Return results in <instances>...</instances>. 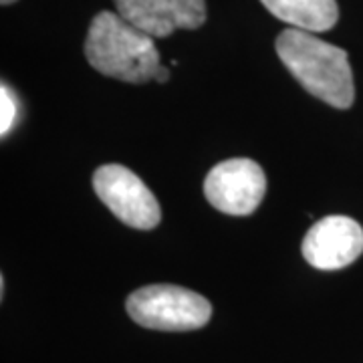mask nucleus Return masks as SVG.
<instances>
[{
  "instance_id": "obj_10",
  "label": "nucleus",
  "mask_w": 363,
  "mask_h": 363,
  "mask_svg": "<svg viewBox=\"0 0 363 363\" xmlns=\"http://www.w3.org/2000/svg\"><path fill=\"white\" fill-rule=\"evenodd\" d=\"M168 79H169V69H166V67L162 65V67H160V71H157L156 81H157V83H166Z\"/></svg>"
},
{
  "instance_id": "obj_3",
  "label": "nucleus",
  "mask_w": 363,
  "mask_h": 363,
  "mask_svg": "<svg viewBox=\"0 0 363 363\" xmlns=\"http://www.w3.org/2000/svg\"><path fill=\"white\" fill-rule=\"evenodd\" d=\"M128 315L154 331H194L210 321L212 305L206 297L176 285H147L125 301Z\"/></svg>"
},
{
  "instance_id": "obj_4",
  "label": "nucleus",
  "mask_w": 363,
  "mask_h": 363,
  "mask_svg": "<svg viewBox=\"0 0 363 363\" xmlns=\"http://www.w3.org/2000/svg\"><path fill=\"white\" fill-rule=\"evenodd\" d=\"M93 190L117 220L138 230H152L162 220L154 192L140 176L119 164H105L93 174Z\"/></svg>"
},
{
  "instance_id": "obj_5",
  "label": "nucleus",
  "mask_w": 363,
  "mask_h": 363,
  "mask_svg": "<svg viewBox=\"0 0 363 363\" xmlns=\"http://www.w3.org/2000/svg\"><path fill=\"white\" fill-rule=\"evenodd\" d=\"M267 192V176L255 160H224L208 172L204 180L206 200L224 214H252Z\"/></svg>"
},
{
  "instance_id": "obj_8",
  "label": "nucleus",
  "mask_w": 363,
  "mask_h": 363,
  "mask_svg": "<svg viewBox=\"0 0 363 363\" xmlns=\"http://www.w3.org/2000/svg\"><path fill=\"white\" fill-rule=\"evenodd\" d=\"M264 9L293 28L307 33H325L337 25L335 0H260Z\"/></svg>"
},
{
  "instance_id": "obj_1",
  "label": "nucleus",
  "mask_w": 363,
  "mask_h": 363,
  "mask_svg": "<svg viewBox=\"0 0 363 363\" xmlns=\"http://www.w3.org/2000/svg\"><path fill=\"white\" fill-rule=\"evenodd\" d=\"M277 55L298 85L335 109H350L355 85L343 49L317 39L315 33L286 28L277 37Z\"/></svg>"
},
{
  "instance_id": "obj_9",
  "label": "nucleus",
  "mask_w": 363,
  "mask_h": 363,
  "mask_svg": "<svg viewBox=\"0 0 363 363\" xmlns=\"http://www.w3.org/2000/svg\"><path fill=\"white\" fill-rule=\"evenodd\" d=\"M18 116V104L14 99V93L6 85L0 89V135L6 138L14 128V121Z\"/></svg>"
},
{
  "instance_id": "obj_11",
  "label": "nucleus",
  "mask_w": 363,
  "mask_h": 363,
  "mask_svg": "<svg viewBox=\"0 0 363 363\" xmlns=\"http://www.w3.org/2000/svg\"><path fill=\"white\" fill-rule=\"evenodd\" d=\"M0 2H2V6H9V4H13L16 0H0Z\"/></svg>"
},
{
  "instance_id": "obj_7",
  "label": "nucleus",
  "mask_w": 363,
  "mask_h": 363,
  "mask_svg": "<svg viewBox=\"0 0 363 363\" xmlns=\"http://www.w3.org/2000/svg\"><path fill=\"white\" fill-rule=\"evenodd\" d=\"M117 13L130 25L150 35L166 39L174 30H194L206 23L204 0H113Z\"/></svg>"
},
{
  "instance_id": "obj_6",
  "label": "nucleus",
  "mask_w": 363,
  "mask_h": 363,
  "mask_svg": "<svg viewBox=\"0 0 363 363\" xmlns=\"http://www.w3.org/2000/svg\"><path fill=\"white\" fill-rule=\"evenodd\" d=\"M301 250L313 269H345L362 257L363 228L347 216H327L309 228Z\"/></svg>"
},
{
  "instance_id": "obj_2",
  "label": "nucleus",
  "mask_w": 363,
  "mask_h": 363,
  "mask_svg": "<svg viewBox=\"0 0 363 363\" xmlns=\"http://www.w3.org/2000/svg\"><path fill=\"white\" fill-rule=\"evenodd\" d=\"M85 57L101 75L125 83H147L160 71V52L154 39L130 25L119 13L101 11L91 21Z\"/></svg>"
}]
</instances>
